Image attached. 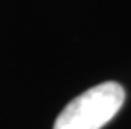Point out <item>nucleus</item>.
Returning a JSON list of instances; mask_svg holds the SVG:
<instances>
[{
    "instance_id": "f257e3e1",
    "label": "nucleus",
    "mask_w": 131,
    "mask_h": 129,
    "mask_svg": "<svg viewBox=\"0 0 131 129\" xmlns=\"http://www.w3.org/2000/svg\"><path fill=\"white\" fill-rule=\"evenodd\" d=\"M124 102V89L118 82H103L74 97L54 122V129H101Z\"/></svg>"
}]
</instances>
